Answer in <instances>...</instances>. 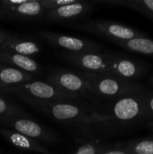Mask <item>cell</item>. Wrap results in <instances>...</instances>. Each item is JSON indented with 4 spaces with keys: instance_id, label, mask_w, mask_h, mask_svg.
Here are the masks:
<instances>
[{
    "instance_id": "6da1fadb",
    "label": "cell",
    "mask_w": 153,
    "mask_h": 154,
    "mask_svg": "<svg viewBox=\"0 0 153 154\" xmlns=\"http://www.w3.org/2000/svg\"><path fill=\"white\" fill-rule=\"evenodd\" d=\"M81 73L86 78L96 98L115 101L124 97L149 91L147 87L140 82L129 81L114 76Z\"/></svg>"
},
{
    "instance_id": "7a4b0ae2",
    "label": "cell",
    "mask_w": 153,
    "mask_h": 154,
    "mask_svg": "<svg viewBox=\"0 0 153 154\" xmlns=\"http://www.w3.org/2000/svg\"><path fill=\"white\" fill-rule=\"evenodd\" d=\"M6 93L14 94L38 106L55 102H78L77 97L62 92L50 83L42 81L31 80L14 85L9 88Z\"/></svg>"
},
{
    "instance_id": "3957f363",
    "label": "cell",
    "mask_w": 153,
    "mask_h": 154,
    "mask_svg": "<svg viewBox=\"0 0 153 154\" xmlns=\"http://www.w3.org/2000/svg\"><path fill=\"white\" fill-rule=\"evenodd\" d=\"M111 76L125 80L139 82L149 71V68L143 61L121 53L105 51Z\"/></svg>"
},
{
    "instance_id": "277c9868",
    "label": "cell",
    "mask_w": 153,
    "mask_h": 154,
    "mask_svg": "<svg viewBox=\"0 0 153 154\" xmlns=\"http://www.w3.org/2000/svg\"><path fill=\"white\" fill-rule=\"evenodd\" d=\"M76 102H55L48 103L39 107L43 108L51 117L60 122H104L110 120V116L91 114L90 111L83 106H78Z\"/></svg>"
},
{
    "instance_id": "5b68a950",
    "label": "cell",
    "mask_w": 153,
    "mask_h": 154,
    "mask_svg": "<svg viewBox=\"0 0 153 154\" xmlns=\"http://www.w3.org/2000/svg\"><path fill=\"white\" fill-rule=\"evenodd\" d=\"M48 83L78 99L81 97L96 98L89 84L81 72L75 73L67 70H58L50 73L48 78Z\"/></svg>"
},
{
    "instance_id": "8992f818",
    "label": "cell",
    "mask_w": 153,
    "mask_h": 154,
    "mask_svg": "<svg viewBox=\"0 0 153 154\" xmlns=\"http://www.w3.org/2000/svg\"><path fill=\"white\" fill-rule=\"evenodd\" d=\"M0 11L6 19L23 21H39L46 14L39 0H0Z\"/></svg>"
},
{
    "instance_id": "52a82bcc",
    "label": "cell",
    "mask_w": 153,
    "mask_h": 154,
    "mask_svg": "<svg viewBox=\"0 0 153 154\" xmlns=\"http://www.w3.org/2000/svg\"><path fill=\"white\" fill-rule=\"evenodd\" d=\"M79 28H82L92 33H96L99 36L107 38L111 42L146 36L145 33L135 28L106 20H97L86 23L83 25H80Z\"/></svg>"
},
{
    "instance_id": "ba28073f",
    "label": "cell",
    "mask_w": 153,
    "mask_h": 154,
    "mask_svg": "<svg viewBox=\"0 0 153 154\" xmlns=\"http://www.w3.org/2000/svg\"><path fill=\"white\" fill-rule=\"evenodd\" d=\"M61 56L67 61L80 69L83 73L111 76L105 51L79 53L65 52Z\"/></svg>"
},
{
    "instance_id": "9c48e42d",
    "label": "cell",
    "mask_w": 153,
    "mask_h": 154,
    "mask_svg": "<svg viewBox=\"0 0 153 154\" xmlns=\"http://www.w3.org/2000/svg\"><path fill=\"white\" fill-rule=\"evenodd\" d=\"M145 93L146 92L130 95L113 101L111 119L114 118L123 122H130L143 117Z\"/></svg>"
},
{
    "instance_id": "30bf717a",
    "label": "cell",
    "mask_w": 153,
    "mask_h": 154,
    "mask_svg": "<svg viewBox=\"0 0 153 154\" xmlns=\"http://www.w3.org/2000/svg\"><path fill=\"white\" fill-rule=\"evenodd\" d=\"M41 34L51 45L60 48L71 53L100 51V49H101V47L94 42L83 40V39L73 37V36L55 33V32H46V31L41 32Z\"/></svg>"
},
{
    "instance_id": "8fae6325",
    "label": "cell",
    "mask_w": 153,
    "mask_h": 154,
    "mask_svg": "<svg viewBox=\"0 0 153 154\" xmlns=\"http://www.w3.org/2000/svg\"><path fill=\"white\" fill-rule=\"evenodd\" d=\"M21 116H22L10 117L3 120V122L12 127L15 132L24 136H27L32 140H38L43 143L53 142L54 138L50 132L42 128L38 123Z\"/></svg>"
},
{
    "instance_id": "7c38bea8",
    "label": "cell",
    "mask_w": 153,
    "mask_h": 154,
    "mask_svg": "<svg viewBox=\"0 0 153 154\" xmlns=\"http://www.w3.org/2000/svg\"><path fill=\"white\" fill-rule=\"evenodd\" d=\"M92 6L87 2H80L77 1L73 4L63 5L61 7L46 11L44 19L48 22H66L72 21L81 16L87 14Z\"/></svg>"
},
{
    "instance_id": "4fadbf2b",
    "label": "cell",
    "mask_w": 153,
    "mask_h": 154,
    "mask_svg": "<svg viewBox=\"0 0 153 154\" xmlns=\"http://www.w3.org/2000/svg\"><path fill=\"white\" fill-rule=\"evenodd\" d=\"M0 63L19 69L27 73H40V65L27 56L19 55L0 49Z\"/></svg>"
},
{
    "instance_id": "5bb4252c",
    "label": "cell",
    "mask_w": 153,
    "mask_h": 154,
    "mask_svg": "<svg viewBox=\"0 0 153 154\" xmlns=\"http://www.w3.org/2000/svg\"><path fill=\"white\" fill-rule=\"evenodd\" d=\"M0 134H2L4 138H5L11 144L17 148L42 154H52L35 140L24 136L15 131H11L9 129H0Z\"/></svg>"
},
{
    "instance_id": "9a60e30c",
    "label": "cell",
    "mask_w": 153,
    "mask_h": 154,
    "mask_svg": "<svg viewBox=\"0 0 153 154\" xmlns=\"http://www.w3.org/2000/svg\"><path fill=\"white\" fill-rule=\"evenodd\" d=\"M33 77L27 72L0 63V88L6 93V90L14 86L26 81L32 80Z\"/></svg>"
},
{
    "instance_id": "2e32d148",
    "label": "cell",
    "mask_w": 153,
    "mask_h": 154,
    "mask_svg": "<svg viewBox=\"0 0 153 154\" xmlns=\"http://www.w3.org/2000/svg\"><path fill=\"white\" fill-rule=\"evenodd\" d=\"M0 49L27 57L34 55L40 52L41 51L39 44L36 43L35 42L23 38H18L15 36H13L12 38L5 42L0 46Z\"/></svg>"
},
{
    "instance_id": "e0dca14e",
    "label": "cell",
    "mask_w": 153,
    "mask_h": 154,
    "mask_svg": "<svg viewBox=\"0 0 153 154\" xmlns=\"http://www.w3.org/2000/svg\"><path fill=\"white\" fill-rule=\"evenodd\" d=\"M97 3L131 9L153 21V0H100Z\"/></svg>"
},
{
    "instance_id": "ac0fdd59",
    "label": "cell",
    "mask_w": 153,
    "mask_h": 154,
    "mask_svg": "<svg viewBox=\"0 0 153 154\" xmlns=\"http://www.w3.org/2000/svg\"><path fill=\"white\" fill-rule=\"evenodd\" d=\"M112 42L128 51L153 58V40L147 36L136 37L129 40L113 41Z\"/></svg>"
},
{
    "instance_id": "d6986e66",
    "label": "cell",
    "mask_w": 153,
    "mask_h": 154,
    "mask_svg": "<svg viewBox=\"0 0 153 154\" xmlns=\"http://www.w3.org/2000/svg\"><path fill=\"white\" fill-rule=\"evenodd\" d=\"M124 149L130 154H153V139H145L128 144Z\"/></svg>"
},
{
    "instance_id": "ffe728a7",
    "label": "cell",
    "mask_w": 153,
    "mask_h": 154,
    "mask_svg": "<svg viewBox=\"0 0 153 154\" xmlns=\"http://www.w3.org/2000/svg\"><path fill=\"white\" fill-rule=\"evenodd\" d=\"M22 113L21 110L9 105L5 99L0 97V118H2V121L10 117L19 116Z\"/></svg>"
},
{
    "instance_id": "44dd1931",
    "label": "cell",
    "mask_w": 153,
    "mask_h": 154,
    "mask_svg": "<svg viewBox=\"0 0 153 154\" xmlns=\"http://www.w3.org/2000/svg\"><path fill=\"white\" fill-rule=\"evenodd\" d=\"M77 1L78 0H39L40 4L46 11H50L63 5H70Z\"/></svg>"
},
{
    "instance_id": "7402d4cb",
    "label": "cell",
    "mask_w": 153,
    "mask_h": 154,
    "mask_svg": "<svg viewBox=\"0 0 153 154\" xmlns=\"http://www.w3.org/2000/svg\"><path fill=\"white\" fill-rule=\"evenodd\" d=\"M106 149V147H104L98 143H90L80 146V148H78V150L73 154H98Z\"/></svg>"
},
{
    "instance_id": "603a6c76",
    "label": "cell",
    "mask_w": 153,
    "mask_h": 154,
    "mask_svg": "<svg viewBox=\"0 0 153 154\" xmlns=\"http://www.w3.org/2000/svg\"><path fill=\"white\" fill-rule=\"evenodd\" d=\"M143 117L153 119V91H147L145 93Z\"/></svg>"
},
{
    "instance_id": "cb8c5ba5",
    "label": "cell",
    "mask_w": 153,
    "mask_h": 154,
    "mask_svg": "<svg viewBox=\"0 0 153 154\" xmlns=\"http://www.w3.org/2000/svg\"><path fill=\"white\" fill-rule=\"evenodd\" d=\"M98 154H130L124 148V149H115V150H104Z\"/></svg>"
},
{
    "instance_id": "d4e9b609",
    "label": "cell",
    "mask_w": 153,
    "mask_h": 154,
    "mask_svg": "<svg viewBox=\"0 0 153 154\" xmlns=\"http://www.w3.org/2000/svg\"><path fill=\"white\" fill-rule=\"evenodd\" d=\"M14 35L9 33V32H4V31H0V46L5 42H6L7 40H9L10 38H12Z\"/></svg>"
},
{
    "instance_id": "484cf974",
    "label": "cell",
    "mask_w": 153,
    "mask_h": 154,
    "mask_svg": "<svg viewBox=\"0 0 153 154\" xmlns=\"http://www.w3.org/2000/svg\"><path fill=\"white\" fill-rule=\"evenodd\" d=\"M149 83H150V85L153 88V74L150 77V79H149Z\"/></svg>"
},
{
    "instance_id": "4316f807",
    "label": "cell",
    "mask_w": 153,
    "mask_h": 154,
    "mask_svg": "<svg viewBox=\"0 0 153 154\" xmlns=\"http://www.w3.org/2000/svg\"><path fill=\"white\" fill-rule=\"evenodd\" d=\"M0 18H5L4 17V15H3V14H2V12L0 11Z\"/></svg>"
},
{
    "instance_id": "83f0119b",
    "label": "cell",
    "mask_w": 153,
    "mask_h": 154,
    "mask_svg": "<svg viewBox=\"0 0 153 154\" xmlns=\"http://www.w3.org/2000/svg\"><path fill=\"white\" fill-rule=\"evenodd\" d=\"M0 94H4V91L0 88Z\"/></svg>"
}]
</instances>
